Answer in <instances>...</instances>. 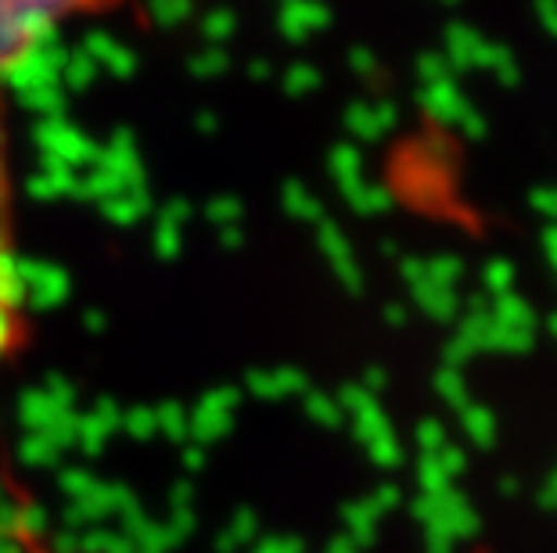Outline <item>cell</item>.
<instances>
[{
  "mask_svg": "<svg viewBox=\"0 0 557 553\" xmlns=\"http://www.w3.org/2000/svg\"><path fill=\"white\" fill-rule=\"evenodd\" d=\"M123 0H0V84H8L58 29L112 11Z\"/></svg>",
  "mask_w": 557,
  "mask_h": 553,
  "instance_id": "1",
  "label": "cell"
}]
</instances>
